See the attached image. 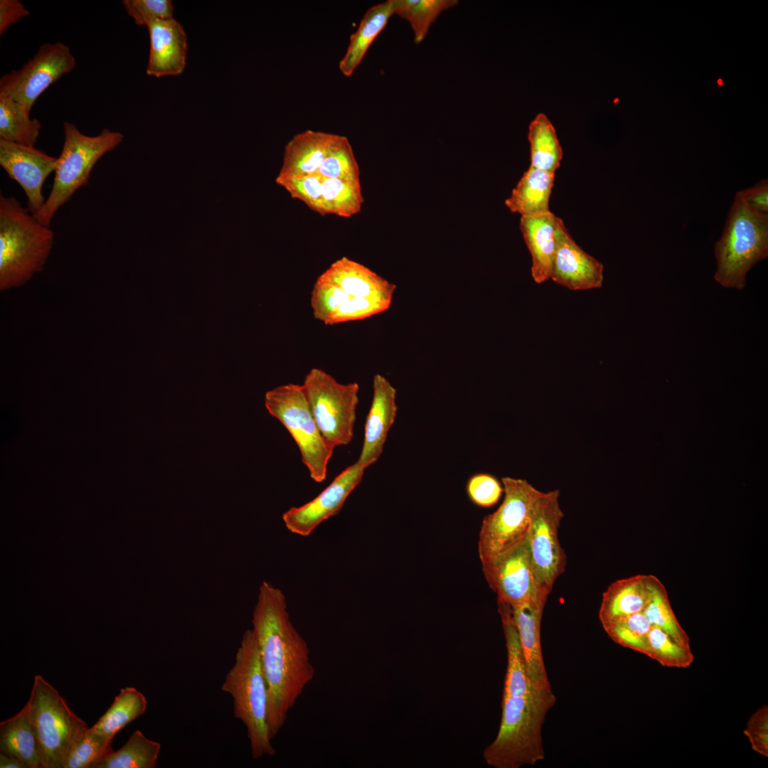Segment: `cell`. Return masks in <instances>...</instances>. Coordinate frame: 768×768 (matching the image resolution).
Returning <instances> with one entry per match:
<instances>
[{
	"label": "cell",
	"instance_id": "e0dca14e",
	"mask_svg": "<svg viewBox=\"0 0 768 768\" xmlns=\"http://www.w3.org/2000/svg\"><path fill=\"white\" fill-rule=\"evenodd\" d=\"M603 265L585 252L574 240L562 220L556 227V250L550 279L571 290L599 288L603 282Z\"/></svg>",
	"mask_w": 768,
	"mask_h": 768
},
{
	"label": "cell",
	"instance_id": "8fae6325",
	"mask_svg": "<svg viewBox=\"0 0 768 768\" xmlns=\"http://www.w3.org/2000/svg\"><path fill=\"white\" fill-rule=\"evenodd\" d=\"M504 498L496 511L482 521L478 540L481 563L511 549L526 536L538 489L522 479L503 477Z\"/></svg>",
	"mask_w": 768,
	"mask_h": 768
},
{
	"label": "cell",
	"instance_id": "e575fe53",
	"mask_svg": "<svg viewBox=\"0 0 768 768\" xmlns=\"http://www.w3.org/2000/svg\"><path fill=\"white\" fill-rule=\"evenodd\" d=\"M646 656L669 668H686L695 656L690 648L680 645L660 628L651 626L647 634Z\"/></svg>",
	"mask_w": 768,
	"mask_h": 768
},
{
	"label": "cell",
	"instance_id": "5b68a950",
	"mask_svg": "<svg viewBox=\"0 0 768 768\" xmlns=\"http://www.w3.org/2000/svg\"><path fill=\"white\" fill-rule=\"evenodd\" d=\"M221 690L233 698L234 716L246 727L252 757L275 755L267 727V686L252 629L244 632Z\"/></svg>",
	"mask_w": 768,
	"mask_h": 768
},
{
	"label": "cell",
	"instance_id": "ab89813d",
	"mask_svg": "<svg viewBox=\"0 0 768 768\" xmlns=\"http://www.w3.org/2000/svg\"><path fill=\"white\" fill-rule=\"evenodd\" d=\"M466 489L471 500L481 507L496 503L503 491L498 481L488 474H479L471 477Z\"/></svg>",
	"mask_w": 768,
	"mask_h": 768
},
{
	"label": "cell",
	"instance_id": "52a82bcc",
	"mask_svg": "<svg viewBox=\"0 0 768 768\" xmlns=\"http://www.w3.org/2000/svg\"><path fill=\"white\" fill-rule=\"evenodd\" d=\"M64 142L58 157L52 188L41 209L35 215L47 226L58 209L68 203L80 188L89 185L97 162L115 149L124 139L119 132L104 128L95 136L82 134L71 122L63 123Z\"/></svg>",
	"mask_w": 768,
	"mask_h": 768
},
{
	"label": "cell",
	"instance_id": "7402d4cb",
	"mask_svg": "<svg viewBox=\"0 0 768 768\" xmlns=\"http://www.w3.org/2000/svg\"><path fill=\"white\" fill-rule=\"evenodd\" d=\"M336 134L306 130L286 144L282 166L277 176L316 175L329 153Z\"/></svg>",
	"mask_w": 768,
	"mask_h": 768
},
{
	"label": "cell",
	"instance_id": "ac0fdd59",
	"mask_svg": "<svg viewBox=\"0 0 768 768\" xmlns=\"http://www.w3.org/2000/svg\"><path fill=\"white\" fill-rule=\"evenodd\" d=\"M373 395L366 417L364 439L358 462L364 468L375 463L381 455L388 433L396 417V390L383 375L373 380Z\"/></svg>",
	"mask_w": 768,
	"mask_h": 768
},
{
	"label": "cell",
	"instance_id": "b9f144b4",
	"mask_svg": "<svg viewBox=\"0 0 768 768\" xmlns=\"http://www.w3.org/2000/svg\"><path fill=\"white\" fill-rule=\"evenodd\" d=\"M745 203L752 210L768 214V181L762 179L754 186L737 191Z\"/></svg>",
	"mask_w": 768,
	"mask_h": 768
},
{
	"label": "cell",
	"instance_id": "3957f363",
	"mask_svg": "<svg viewBox=\"0 0 768 768\" xmlns=\"http://www.w3.org/2000/svg\"><path fill=\"white\" fill-rule=\"evenodd\" d=\"M395 288L363 265L342 257L317 277L311 294L313 315L326 325L365 319L390 307Z\"/></svg>",
	"mask_w": 768,
	"mask_h": 768
},
{
	"label": "cell",
	"instance_id": "836d02e7",
	"mask_svg": "<svg viewBox=\"0 0 768 768\" xmlns=\"http://www.w3.org/2000/svg\"><path fill=\"white\" fill-rule=\"evenodd\" d=\"M316 175L327 178L360 182V170L347 137L336 134L329 153Z\"/></svg>",
	"mask_w": 768,
	"mask_h": 768
},
{
	"label": "cell",
	"instance_id": "f1b7e54d",
	"mask_svg": "<svg viewBox=\"0 0 768 768\" xmlns=\"http://www.w3.org/2000/svg\"><path fill=\"white\" fill-rule=\"evenodd\" d=\"M161 745L136 730L118 750L105 756L91 768H154Z\"/></svg>",
	"mask_w": 768,
	"mask_h": 768
},
{
	"label": "cell",
	"instance_id": "f6af8a7d",
	"mask_svg": "<svg viewBox=\"0 0 768 768\" xmlns=\"http://www.w3.org/2000/svg\"><path fill=\"white\" fill-rule=\"evenodd\" d=\"M718 84H719V85H722V80H721V79L718 80Z\"/></svg>",
	"mask_w": 768,
	"mask_h": 768
},
{
	"label": "cell",
	"instance_id": "9c48e42d",
	"mask_svg": "<svg viewBox=\"0 0 768 768\" xmlns=\"http://www.w3.org/2000/svg\"><path fill=\"white\" fill-rule=\"evenodd\" d=\"M265 406L296 442L311 478L317 483L324 481L335 447L324 439L318 428L302 385L289 383L267 391Z\"/></svg>",
	"mask_w": 768,
	"mask_h": 768
},
{
	"label": "cell",
	"instance_id": "2e32d148",
	"mask_svg": "<svg viewBox=\"0 0 768 768\" xmlns=\"http://www.w3.org/2000/svg\"><path fill=\"white\" fill-rule=\"evenodd\" d=\"M365 469L358 462L344 469L316 498L299 507H292L282 516L292 533L308 536L323 521L337 514L346 498L360 483Z\"/></svg>",
	"mask_w": 768,
	"mask_h": 768
},
{
	"label": "cell",
	"instance_id": "7a4b0ae2",
	"mask_svg": "<svg viewBox=\"0 0 768 768\" xmlns=\"http://www.w3.org/2000/svg\"><path fill=\"white\" fill-rule=\"evenodd\" d=\"M501 618L507 651L501 719L483 757L494 768H520L545 758L543 726L556 696L551 688L538 686L528 677L513 619L508 614Z\"/></svg>",
	"mask_w": 768,
	"mask_h": 768
},
{
	"label": "cell",
	"instance_id": "f546056e",
	"mask_svg": "<svg viewBox=\"0 0 768 768\" xmlns=\"http://www.w3.org/2000/svg\"><path fill=\"white\" fill-rule=\"evenodd\" d=\"M41 128V122L31 119L21 105L0 95V139L34 146Z\"/></svg>",
	"mask_w": 768,
	"mask_h": 768
},
{
	"label": "cell",
	"instance_id": "484cf974",
	"mask_svg": "<svg viewBox=\"0 0 768 768\" xmlns=\"http://www.w3.org/2000/svg\"><path fill=\"white\" fill-rule=\"evenodd\" d=\"M0 751L28 768H41L35 730L26 704L15 715L0 723Z\"/></svg>",
	"mask_w": 768,
	"mask_h": 768
},
{
	"label": "cell",
	"instance_id": "1f68e13d",
	"mask_svg": "<svg viewBox=\"0 0 768 768\" xmlns=\"http://www.w3.org/2000/svg\"><path fill=\"white\" fill-rule=\"evenodd\" d=\"M394 14L408 21L415 43L426 37L430 26L444 11L458 4L457 0H393Z\"/></svg>",
	"mask_w": 768,
	"mask_h": 768
},
{
	"label": "cell",
	"instance_id": "7bdbcfd3",
	"mask_svg": "<svg viewBox=\"0 0 768 768\" xmlns=\"http://www.w3.org/2000/svg\"><path fill=\"white\" fill-rule=\"evenodd\" d=\"M30 12L18 0L0 1V35H3L9 26L29 16Z\"/></svg>",
	"mask_w": 768,
	"mask_h": 768
},
{
	"label": "cell",
	"instance_id": "cb8c5ba5",
	"mask_svg": "<svg viewBox=\"0 0 768 768\" xmlns=\"http://www.w3.org/2000/svg\"><path fill=\"white\" fill-rule=\"evenodd\" d=\"M554 181L555 173L530 166L505 201V205L511 212L521 216L547 213L550 211L549 201Z\"/></svg>",
	"mask_w": 768,
	"mask_h": 768
},
{
	"label": "cell",
	"instance_id": "44dd1931",
	"mask_svg": "<svg viewBox=\"0 0 768 768\" xmlns=\"http://www.w3.org/2000/svg\"><path fill=\"white\" fill-rule=\"evenodd\" d=\"M657 577L637 575L612 582L602 594L599 619L602 626L626 616L643 612Z\"/></svg>",
	"mask_w": 768,
	"mask_h": 768
},
{
	"label": "cell",
	"instance_id": "d590c367",
	"mask_svg": "<svg viewBox=\"0 0 768 768\" xmlns=\"http://www.w3.org/2000/svg\"><path fill=\"white\" fill-rule=\"evenodd\" d=\"M112 739L87 727L68 751L62 768H91L98 760L113 751Z\"/></svg>",
	"mask_w": 768,
	"mask_h": 768
},
{
	"label": "cell",
	"instance_id": "60d3db41",
	"mask_svg": "<svg viewBox=\"0 0 768 768\" xmlns=\"http://www.w3.org/2000/svg\"><path fill=\"white\" fill-rule=\"evenodd\" d=\"M744 734L748 737L752 748L764 757L768 756V707L764 705L757 709L747 721Z\"/></svg>",
	"mask_w": 768,
	"mask_h": 768
},
{
	"label": "cell",
	"instance_id": "8992f818",
	"mask_svg": "<svg viewBox=\"0 0 768 768\" xmlns=\"http://www.w3.org/2000/svg\"><path fill=\"white\" fill-rule=\"evenodd\" d=\"M714 255L715 280L726 288L743 289L748 272L768 256V214L750 208L736 192Z\"/></svg>",
	"mask_w": 768,
	"mask_h": 768
},
{
	"label": "cell",
	"instance_id": "30bf717a",
	"mask_svg": "<svg viewBox=\"0 0 768 768\" xmlns=\"http://www.w3.org/2000/svg\"><path fill=\"white\" fill-rule=\"evenodd\" d=\"M310 412L324 439L334 447L353 437L359 385L343 384L320 368H311L302 385Z\"/></svg>",
	"mask_w": 768,
	"mask_h": 768
},
{
	"label": "cell",
	"instance_id": "277c9868",
	"mask_svg": "<svg viewBox=\"0 0 768 768\" xmlns=\"http://www.w3.org/2000/svg\"><path fill=\"white\" fill-rule=\"evenodd\" d=\"M54 232L14 196H0V289L20 287L43 270Z\"/></svg>",
	"mask_w": 768,
	"mask_h": 768
},
{
	"label": "cell",
	"instance_id": "6da1fadb",
	"mask_svg": "<svg viewBox=\"0 0 768 768\" xmlns=\"http://www.w3.org/2000/svg\"><path fill=\"white\" fill-rule=\"evenodd\" d=\"M252 623L267 686V727L272 740L315 670L308 644L291 622L284 594L266 581L259 588Z\"/></svg>",
	"mask_w": 768,
	"mask_h": 768
},
{
	"label": "cell",
	"instance_id": "74e56055",
	"mask_svg": "<svg viewBox=\"0 0 768 768\" xmlns=\"http://www.w3.org/2000/svg\"><path fill=\"white\" fill-rule=\"evenodd\" d=\"M293 198L304 203L310 209L325 215L321 196V178L319 175L276 178Z\"/></svg>",
	"mask_w": 768,
	"mask_h": 768
},
{
	"label": "cell",
	"instance_id": "4316f807",
	"mask_svg": "<svg viewBox=\"0 0 768 768\" xmlns=\"http://www.w3.org/2000/svg\"><path fill=\"white\" fill-rule=\"evenodd\" d=\"M530 166L555 173L560 167L563 152L555 129L550 119L538 113L528 127Z\"/></svg>",
	"mask_w": 768,
	"mask_h": 768
},
{
	"label": "cell",
	"instance_id": "4dcf8cb0",
	"mask_svg": "<svg viewBox=\"0 0 768 768\" xmlns=\"http://www.w3.org/2000/svg\"><path fill=\"white\" fill-rule=\"evenodd\" d=\"M321 178L325 215L350 218L361 212L364 199L360 182Z\"/></svg>",
	"mask_w": 768,
	"mask_h": 768
},
{
	"label": "cell",
	"instance_id": "4fadbf2b",
	"mask_svg": "<svg viewBox=\"0 0 768 768\" xmlns=\"http://www.w3.org/2000/svg\"><path fill=\"white\" fill-rule=\"evenodd\" d=\"M76 59L62 42L44 43L19 70L0 79V95L17 102L30 114L38 98L63 75L73 71Z\"/></svg>",
	"mask_w": 768,
	"mask_h": 768
},
{
	"label": "cell",
	"instance_id": "7c38bea8",
	"mask_svg": "<svg viewBox=\"0 0 768 768\" xmlns=\"http://www.w3.org/2000/svg\"><path fill=\"white\" fill-rule=\"evenodd\" d=\"M558 490L542 492L535 497L526 540L533 572L540 587L550 593L556 580L565 572L567 558L558 529L564 513Z\"/></svg>",
	"mask_w": 768,
	"mask_h": 768
},
{
	"label": "cell",
	"instance_id": "ee69618b",
	"mask_svg": "<svg viewBox=\"0 0 768 768\" xmlns=\"http://www.w3.org/2000/svg\"><path fill=\"white\" fill-rule=\"evenodd\" d=\"M0 767L1 768H28L21 760L6 755L2 752L0 753Z\"/></svg>",
	"mask_w": 768,
	"mask_h": 768
},
{
	"label": "cell",
	"instance_id": "5bb4252c",
	"mask_svg": "<svg viewBox=\"0 0 768 768\" xmlns=\"http://www.w3.org/2000/svg\"><path fill=\"white\" fill-rule=\"evenodd\" d=\"M481 566L489 587L497 594V602L513 608L550 594L538 583L526 538Z\"/></svg>",
	"mask_w": 768,
	"mask_h": 768
},
{
	"label": "cell",
	"instance_id": "d6986e66",
	"mask_svg": "<svg viewBox=\"0 0 768 768\" xmlns=\"http://www.w3.org/2000/svg\"><path fill=\"white\" fill-rule=\"evenodd\" d=\"M147 28L150 48L146 74L156 78L181 74L188 49L183 26L173 18L154 21Z\"/></svg>",
	"mask_w": 768,
	"mask_h": 768
},
{
	"label": "cell",
	"instance_id": "d4e9b609",
	"mask_svg": "<svg viewBox=\"0 0 768 768\" xmlns=\"http://www.w3.org/2000/svg\"><path fill=\"white\" fill-rule=\"evenodd\" d=\"M393 15V0L378 4L368 9L358 29L351 36L347 50L339 62L338 68L343 75L349 77L353 74Z\"/></svg>",
	"mask_w": 768,
	"mask_h": 768
},
{
	"label": "cell",
	"instance_id": "9a60e30c",
	"mask_svg": "<svg viewBox=\"0 0 768 768\" xmlns=\"http://www.w3.org/2000/svg\"><path fill=\"white\" fill-rule=\"evenodd\" d=\"M58 157L35 146L0 139V165L10 179L16 181L26 194L27 208L36 214L46 198L43 188L46 178L54 173Z\"/></svg>",
	"mask_w": 768,
	"mask_h": 768
},
{
	"label": "cell",
	"instance_id": "83f0119b",
	"mask_svg": "<svg viewBox=\"0 0 768 768\" xmlns=\"http://www.w3.org/2000/svg\"><path fill=\"white\" fill-rule=\"evenodd\" d=\"M146 708L147 700L142 693L134 687L122 688L111 706L91 728L113 739L119 730L143 715Z\"/></svg>",
	"mask_w": 768,
	"mask_h": 768
},
{
	"label": "cell",
	"instance_id": "ffe728a7",
	"mask_svg": "<svg viewBox=\"0 0 768 768\" xmlns=\"http://www.w3.org/2000/svg\"><path fill=\"white\" fill-rule=\"evenodd\" d=\"M548 597V595H543L522 606L511 607V609L528 677L538 686L551 688L540 642L541 621Z\"/></svg>",
	"mask_w": 768,
	"mask_h": 768
},
{
	"label": "cell",
	"instance_id": "603a6c76",
	"mask_svg": "<svg viewBox=\"0 0 768 768\" xmlns=\"http://www.w3.org/2000/svg\"><path fill=\"white\" fill-rule=\"evenodd\" d=\"M558 217L551 211L535 216H521L519 228L532 256L531 274L540 284L550 279L556 250Z\"/></svg>",
	"mask_w": 768,
	"mask_h": 768
},
{
	"label": "cell",
	"instance_id": "ba28073f",
	"mask_svg": "<svg viewBox=\"0 0 768 768\" xmlns=\"http://www.w3.org/2000/svg\"><path fill=\"white\" fill-rule=\"evenodd\" d=\"M26 704L37 739L41 768H62L70 747L88 727L40 675L34 676Z\"/></svg>",
	"mask_w": 768,
	"mask_h": 768
},
{
	"label": "cell",
	"instance_id": "d6a6232c",
	"mask_svg": "<svg viewBox=\"0 0 768 768\" xmlns=\"http://www.w3.org/2000/svg\"><path fill=\"white\" fill-rule=\"evenodd\" d=\"M643 613L651 626L660 628L680 645L690 648V638L676 619L667 591L658 577L654 582L651 598Z\"/></svg>",
	"mask_w": 768,
	"mask_h": 768
},
{
	"label": "cell",
	"instance_id": "f35d334b",
	"mask_svg": "<svg viewBox=\"0 0 768 768\" xmlns=\"http://www.w3.org/2000/svg\"><path fill=\"white\" fill-rule=\"evenodd\" d=\"M122 4L139 26L147 27L154 21L174 18V5L171 0H123Z\"/></svg>",
	"mask_w": 768,
	"mask_h": 768
},
{
	"label": "cell",
	"instance_id": "8d00e7d4",
	"mask_svg": "<svg viewBox=\"0 0 768 768\" xmlns=\"http://www.w3.org/2000/svg\"><path fill=\"white\" fill-rule=\"evenodd\" d=\"M651 625L643 612L617 619L603 626L617 644L647 654V634Z\"/></svg>",
	"mask_w": 768,
	"mask_h": 768
}]
</instances>
